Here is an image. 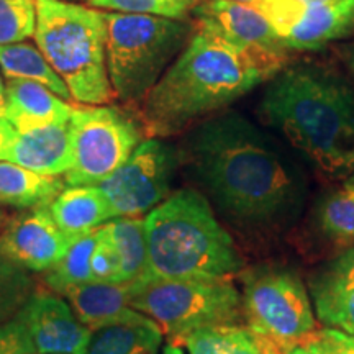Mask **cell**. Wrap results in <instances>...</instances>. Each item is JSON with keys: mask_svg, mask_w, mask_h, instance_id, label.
<instances>
[{"mask_svg": "<svg viewBox=\"0 0 354 354\" xmlns=\"http://www.w3.org/2000/svg\"><path fill=\"white\" fill-rule=\"evenodd\" d=\"M35 39L74 102L109 105L117 99L107 71L104 12L69 0H37Z\"/></svg>", "mask_w": 354, "mask_h": 354, "instance_id": "obj_5", "label": "cell"}, {"mask_svg": "<svg viewBox=\"0 0 354 354\" xmlns=\"http://www.w3.org/2000/svg\"><path fill=\"white\" fill-rule=\"evenodd\" d=\"M73 2H77V0H73ZM86 2H87V0H86Z\"/></svg>", "mask_w": 354, "mask_h": 354, "instance_id": "obj_42", "label": "cell"}, {"mask_svg": "<svg viewBox=\"0 0 354 354\" xmlns=\"http://www.w3.org/2000/svg\"><path fill=\"white\" fill-rule=\"evenodd\" d=\"M20 312L35 354H86L92 331L63 299L35 292Z\"/></svg>", "mask_w": 354, "mask_h": 354, "instance_id": "obj_12", "label": "cell"}, {"mask_svg": "<svg viewBox=\"0 0 354 354\" xmlns=\"http://www.w3.org/2000/svg\"><path fill=\"white\" fill-rule=\"evenodd\" d=\"M99 241V232H92L77 238L69 246L63 258L44 271V282L57 294L63 295L66 290L74 286L94 282L91 272V259Z\"/></svg>", "mask_w": 354, "mask_h": 354, "instance_id": "obj_25", "label": "cell"}, {"mask_svg": "<svg viewBox=\"0 0 354 354\" xmlns=\"http://www.w3.org/2000/svg\"><path fill=\"white\" fill-rule=\"evenodd\" d=\"M0 69L7 79L38 82L61 99L74 102L63 79L57 76L39 48H35L33 44L26 41L0 44Z\"/></svg>", "mask_w": 354, "mask_h": 354, "instance_id": "obj_23", "label": "cell"}, {"mask_svg": "<svg viewBox=\"0 0 354 354\" xmlns=\"http://www.w3.org/2000/svg\"><path fill=\"white\" fill-rule=\"evenodd\" d=\"M105 232L120 266L118 284H131L148 271V241L145 220L140 216H118L104 223Z\"/></svg>", "mask_w": 354, "mask_h": 354, "instance_id": "obj_22", "label": "cell"}, {"mask_svg": "<svg viewBox=\"0 0 354 354\" xmlns=\"http://www.w3.org/2000/svg\"><path fill=\"white\" fill-rule=\"evenodd\" d=\"M66 189L57 176H43L8 161H0V205L28 210L46 207Z\"/></svg>", "mask_w": 354, "mask_h": 354, "instance_id": "obj_21", "label": "cell"}, {"mask_svg": "<svg viewBox=\"0 0 354 354\" xmlns=\"http://www.w3.org/2000/svg\"><path fill=\"white\" fill-rule=\"evenodd\" d=\"M104 20L109 79L127 104L145 100L196 32L185 20L140 13L104 12Z\"/></svg>", "mask_w": 354, "mask_h": 354, "instance_id": "obj_6", "label": "cell"}, {"mask_svg": "<svg viewBox=\"0 0 354 354\" xmlns=\"http://www.w3.org/2000/svg\"><path fill=\"white\" fill-rule=\"evenodd\" d=\"M299 2L305 3V6H320V3H330L335 0H299Z\"/></svg>", "mask_w": 354, "mask_h": 354, "instance_id": "obj_39", "label": "cell"}, {"mask_svg": "<svg viewBox=\"0 0 354 354\" xmlns=\"http://www.w3.org/2000/svg\"><path fill=\"white\" fill-rule=\"evenodd\" d=\"M234 2H245V3H250V6H251V3H253L254 0H234Z\"/></svg>", "mask_w": 354, "mask_h": 354, "instance_id": "obj_41", "label": "cell"}, {"mask_svg": "<svg viewBox=\"0 0 354 354\" xmlns=\"http://www.w3.org/2000/svg\"><path fill=\"white\" fill-rule=\"evenodd\" d=\"M192 13L198 28L209 30L238 46L287 51L269 21L250 3L234 0H203Z\"/></svg>", "mask_w": 354, "mask_h": 354, "instance_id": "obj_14", "label": "cell"}, {"mask_svg": "<svg viewBox=\"0 0 354 354\" xmlns=\"http://www.w3.org/2000/svg\"><path fill=\"white\" fill-rule=\"evenodd\" d=\"M63 295L68 299L79 322L92 333L113 325H143L153 322L149 317L130 307L127 284L88 282L71 287Z\"/></svg>", "mask_w": 354, "mask_h": 354, "instance_id": "obj_16", "label": "cell"}, {"mask_svg": "<svg viewBox=\"0 0 354 354\" xmlns=\"http://www.w3.org/2000/svg\"><path fill=\"white\" fill-rule=\"evenodd\" d=\"M243 318L282 353L315 333V312L302 279L286 266L263 264L240 272Z\"/></svg>", "mask_w": 354, "mask_h": 354, "instance_id": "obj_8", "label": "cell"}, {"mask_svg": "<svg viewBox=\"0 0 354 354\" xmlns=\"http://www.w3.org/2000/svg\"><path fill=\"white\" fill-rule=\"evenodd\" d=\"M50 212L57 228L71 241L95 232L112 220L109 201L99 185H77L64 189L50 203Z\"/></svg>", "mask_w": 354, "mask_h": 354, "instance_id": "obj_19", "label": "cell"}, {"mask_svg": "<svg viewBox=\"0 0 354 354\" xmlns=\"http://www.w3.org/2000/svg\"><path fill=\"white\" fill-rule=\"evenodd\" d=\"M148 279H220L243 271L240 251L202 192L180 189L145 218Z\"/></svg>", "mask_w": 354, "mask_h": 354, "instance_id": "obj_4", "label": "cell"}, {"mask_svg": "<svg viewBox=\"0 0 354 354\" xmlns=\"http://www.w3.org/2000/svg\"><path fill=\"white\" fill-rule=\"evenodd\" d=\"M162 335L154 322L107 326L92 333L86 354H158Z\"/></svg>", "mask_w": 354, "mask_h": 354, "instance_id": "obj_24", "label": "cell"}, {"mask_svg": "<svg viewBox=\"0 0 354 354\" xmlns=\"http://www.w3.org/2000/svg\"><path fill=\"white\" fill-rule=\"evenodd\" d=\"M189 354H282L277 344L241 323H221L189 333L183 339Z\"/></svg>", "mask_w": 354, "mask_h": 354, "instance_id": "obj_20", "label": "cell"}, {"mask_svg": "<svg viewBox=\"0 0 354 354\" xmlns=\"http://www.w3.org/2000/svg\"><path fill=\"white\" fill-rule=\"evenodd\" d=\"M317 227L326 240L343 248L354 246V190L338 189L322 198Z\"/></svg>", "mask_w": 354, "mask_h": 354, "instance_id": "obj_26", "label": "cell"}, {"mask_svg": "<svg viewBox=\"0 0 354 354\" xmlns=\"http://www.w3.org/2000/svg\"><path fill=\"white\" fill-rule=\"evenodd\" d=\"M17 133V128L7 120L6 115H3V109L0 110V161H2V153L8 145V141L13 138V135Z\"/></svg>", "mask_w": 354, "mask_h": 354, "instance_id": "obj_34", "label": "cell"}, {"mask_svg": "<svg viewBox=\"0 0 354 354\" xmlns=\"http://www.w3.org/2000/svg\"><path fill=\"white\" fill-rule=\"evenodd\" d=\"M73 241L57 228L50 205L13 216L0 232V254L30 272H43L63 258Z\"/></svg>", "mask_w": 354, "mask_h": 354, "instance_id": "obj_11", "label": "cell"}, {"mask_svg": "<svg viewBox=\"0 0 354 354\" xmlns=\"http://www.w3.org/2000/svg\"><path fill=\"white\" fill-rule=\"evenodd\" d=\"M346 61H348L349 69H351V73L354 74V43L351 44V46L348 48V53H346Z\"/></svg>", "mask_w": 354, "mask_h": 354, "instance_id": "obj_36", "label": "cell"}, {"mask_svg": "<svg viewBox=\"0 0 354 354\" xmlns=\"http://www.w3.org/2000/svg\"><path fill=\"white\" fill-rule=\"evenodd\" d=\"M189 172L225 220L248 238H274L302 215L305 174L272 136L240 113L202 122L185 140Z\"/></svg>", "mask_w": 354, "mask_h": 354, "instance_id": "obj_1", "label": "cell"}, {"mask_svg": "<svg viewBox=\"0 0 354 354\" xmlns=\"http://www.w3.org/2000/svg\"><path fill=\"white\" fill-rule=\"evenodd\" d=\"M161 354H184V351H183V349H180L179 344L167 343L166 346H165V349H162Z\"/></svg>", "mask_w": 354, "mask_h": 354, "instance_id": "obj_35", "label": "cell"}, {"mask_svg": "<svg viewBox=\"0 0 354 354\" xmlns=\"http://www.w3.org/2000/svg\"><path fill=\"white\" fill-rule=\"evenodd\" d=\"M99 232V241L91 259V272L94 282H107V284H118L120 276V266L115 253L112 243H110L104 225L97 228Z\"/></svg>", "mask_w": 354, "mask_h": 354, "instance_id": "obj_30", "label": "cell"}, {"mask_svg": "<svg viewBox=\"0 0 354 354\" xmlns=\"http://www.w3.org/2000/svg\"><path fill=\"white\" fill-rule=\"evenodd\" d=\"M3 102H6V84H3L2 76H0V110L3 109Z\"/></svg>", "mask_w": 354, "mask_h": 354, "instance_id": "obj_38", "label": "cell"}, {"mask_svg": "<svg viewBox=\"0 0 354 354\" xmlns=\"http://www.w3.org/2000/svg\"><path fill=\"white\" fill-rule=\"evenodd\" d=\"M354 32V0H335L320 6H307L281 43L287 50L312 51L338 41Z\"/></svg>", "mask_w": 354, "mask_h": 354, "instance_id": "obj_18", "label": "cell"}, {"mask_svg": "<svg viewBox=\"0 0 354 354\" xmlns=\"http://www.w3.org/2000/svg\"><path fill=\"white\" fill-rule=\"evenodd\" d=\"M2 161L13 162L43 176L68 174L73 167L69 122L30 131L17 130L3 149Z\"/></svg>", "mask_w": 354, "mask_h": 354, "instance_id": "obj_15", "label": "cell"}, {"mask_svg": "<svg viewBox=\"0 0 354 354\" xmlns=\"http://www.w3.org/2000/svg\"><path fill=\"white\" fill-rule=\"evenodd\" d=\"M7 218H6V215H3V214H0V232H2V228L3 227H6V223H7Z\"/></svg>", "mask_w": 354, "mask_h": 354, "instance_id": "obj_40", "label": "cell"}, {"mask_svg": "<svg viewBox=\"0 0 354 354\" xmlns=\"http://www.w3.org/2000/svg\"><path fill=\"white\" fill-rule=\"evenodd\" d=\"M20 310L12 320L0 326V354H35Z\"/></svg>", "mask_w": 354, "mask_h": 354, "instance_id": "obj_31", "label": "cell"}, {"mask_svg": "<svg viewBox=\"0 0 354 354\" xmlns=\"http://www.w3.org/2000/svg\"><path fill=\"white\" fill-rule=\"evenodd\" d=\"M282 354H331V353L328 351V348L323 344L318 331H315V333L307 336V338L302 339V342H299L297 344H294V346L286 349Z\"/></svg>", "mask_w": 354, "mask_h": 354, "instance_id": "obj_33", "label": "cell"}, {"mask_svg": "<svg viewBox=\"0 0 354 354\" xmlns=\"http://www.w3.org/2000/svg\"><path fill=\"white\" fill-rule=\"evenodd\" d=\"M289 64L287 51L243 48L209 30L192 38L143 100L149 135L169 136L225 109Z\"/></svg>", "mask_w": 354, "mask_h": 354, "instance_id": "obj_2", "label": "cell"}, {"mask_svg": "<svg viewBox=\"0 0 354 354\" xmlns=\"http://www.w3.org/2000/svg\"><path fill=\"white\" fill-rule=\"evenodd\" d=\"M203 0H87L88 7L97 10L140 13L171 20H185Z\"/></svg>", "mask_w": 354, "mask_h": 354, "instance_id": "obj_28", "label": "cell"}, {"mask_svg": "<svg viewBox=\"0 0 354 354\" xmlns=\"http://www.w3.org/2000/svg\"><path fill=\"white\" fill-rule=\"evenodd\" d=\"M261 113L326 179L354 169V91L320 66H292L271 79Z\"/></svg>", "mask_w": 354, "mask_h": 354, "instance_id": "obj_3", "label": "cell"}, {"mask_svg": "<svg viewBox=\"0 0 354 354\" xmlns=\"http://www.w3.org/2000/svg\"><path fill=\"white\" fill-rule=\"evenodd\" d=\"M73 167L66 185H100L125 165L141 143V128L130 115L112 105H82L69 120Z\"/></svg>", "mask_w": 354, "mask_h": 354, "instance_id": "obj_9", "label": "cell"}, {"mask_svg": "<svg viewBox=\"0 0 354 354\" xmlns=\"http://www.w3.org/2000/svg\"><path fill=\"white\" fill-rule=\"evenodd\" d=\"M180 153L159 138L141 141L127 162L99 187L107 197L112 220L149 214L169 196Z\"/></svg>", "mask_w": 354, "mask_h": 354, "instance_id": "obj_10", "label": "cell"}, {"mask_svg": "<svg viewBox=\"0 0 354 354\" xmlns=\"http://www.w3.org/2000/svg\"><path fill=\"white\" fill-rule=\"evenodd\" d=\"M74 107L41 84L8 79L3 115L19 131H30L56 123H68Z\"/></svg>", "mask_w": 354, "mask_h": 354, "instance_id": "obj_17", "label": "cell"}, {"mask_svg": "<svg viewBox=\"0 0 354 354\" xmlns=\"http://www.w3.org/2000/svg\"><path fill=\"white\" fill-rule=\"evenodd\" d=\"M127 286L130 307L158 323L176 344L198 328L238 323L243 317L241 292L230 277H141Z\"/></svg>", "mask_w": 354, "mask_h": 354, "instance_id": "obj_7", "label": "cell"}, {"mask_svg": "<svg viewBox=\"0 0 354 354\" xmlns=\"http://www.w3.org/2000/svg\"><path fill=\"white\" fill-rule=\"evenodd\" d=\"M37 0H0V44L35 37Z\"/></svg>", "mask_w": 354, "mask_h": 354, "instance_id": "obj_29", "label": "cell"}, {"mask_svg": "<svg viewBox=\"0 0 354 354\" xmlns=\"http://www.w3.org/2000/svg\"><path fill=\"white\" fill-rule=\"evenodd\" d=\"M35 292L30 271L0 254V326L12 320Z\"/></svg>", "mask_w": 354, "mask_h": 354, "instance_id": "obj_27", "label": "cell"}, {"mask_svg": "<svg viewBox=\"0 0 354 354\" xmlns=\"http://www.w3.org/2000/svg\"><path fill=\"white\" fill-rule=\"evenodd\" d=\"M318 335L331 354H354V333L323 328Z\"/></svg>", "mask_w": 354, "mask_h": 354, "instance_id": "obj_32", "label": "cell"}, {"mask_svg": "<svg viewBox=\"0 0 354 354\" xmlns=\"http://www.w3.org/2000/svg\"><path fill=\"white\" fill-rule=\"evenodd\" d=\"M307 290L325 328L354 333V246L318 266Z\"/></svg>", "mask_w": 354, "mask_h": 354, "instance_id": "obj_13", "label": "cell"}, {"mask_svg": "<svg viewBox=\"0 0 354 354\" xmlns=\"http://www.w3.org/2000/svg\"><path fill=\"white\" fill-rule=\"evenodd\" d=\"M343 187H344V189H349V190H354V169H353L351 174H349V176L346 177V179H344Z\"/></svg>", "mask_w": 354, "mask_h": 354, "instance_id": "obj_37", "label": "cell"}]
</instances>
